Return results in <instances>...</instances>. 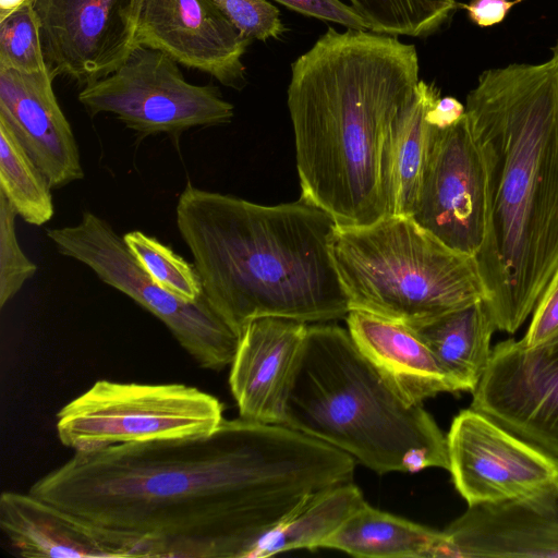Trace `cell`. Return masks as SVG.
<instances>
[{
  "mask_svg": "<svg viewBox=\"0 0 558 558\" xmlns=\"http://www.w3.org/2000/svg\"><path fill=\"white\" fill-rule=\"evenodd\" d=\"M355 459L281 424L223 420L204 437L74 451L29 493L93 523L156 539L162 557L247 558Z\"/></svg>",
  "mask_w": 558,
  "mask_h": 558,
  "instance_id": "6da1fadb",
  "label": "cell"
},
{
  "mask_svg": "<svg viewBox=\"0 0 558 558\" xmlns=\"http://www.w3.org/2000/svg\"><path fill=\"white\" fill-rule=\"evenodd\" d=\"M414 45L332 27L291 64L288 108L304 199L338 227L393 211V154L418 84Z\"/></svg>",
  "mask_w": 558,
  "mask_h": 558,
  "instance_id": "7a4b0ae2",
  "label": "cell"
},
{
  "mask_svg": "<svg viewBox=\"0 0 558 558\" xmlns=\"http://www.w3.org/2000/svg\"><path fill=\"white\" fill-rule=\"evenodd\" d=\"M465 114L486 178L475 259L496 327L512 335L558 269V43L543 63L484 71Z\"/></svg>",
  "mask_w": 558,
  "mask_h": 558,
  "instance_id": "3957f363",
  "label": "cell"
},
{
  "mask_svg": "<svg viewBox=\"0 0 558 558\" xmlns=\"http://www.w3.org/2000/svg\"><path fill=\"white\" fill-rule=\"evenodd\" d=\"M175 222L205 296L240 333L259 317L307 324L350 312L332 256L338 225L303 197L260 205L187 182Z\"/></svg>",
  "mask_w": 558,
  "mask_h": 558,
  "instance_id": "277c9868",
  "label": "cell"
},
{
  "mask_svg": "<svg viewBox=\"0 0 558 558\" xmlns=\"http://www.w3.org/2000/svg\"><path fill=\"white\" fill-rule=\"evenodd\" d=\"M282 425L380 474L449 470L447 436L432 415L404 400L337 325L307 326Z\"/></svg>",
  "mask_w": 558,
  "mask_h": 558,
  "instance_id": "5b68a950",
  "label": "cell"
},
{
  "mask_svg": "<svg viewBox=\"0 0 558 558\" xmlns=\"http://www.w3.org/2000/svg\"><path fill=\"white\" fill-rule=\"evenodd\" d=\"M332 256L350 311L412 327L485 300L475 257L407 216L338 227Z\"/></svg>",
  "mask_w": 558,
  "mask_h": 558,
  "instance_id": "8992f818",
  "label": "cell"
},
{
  "mask_svg": "<svg viewBox=\"0 0 558 558\" xmlns=\"http://www.w3.org/2000/svg\"><path fill=\"white\" fill-rule=\"evenodd\" d=\"M60 442L74 451L204 437L225 420L222 403L184 384L95 381L57 413Z\"/></svg>",
  "mask_w": 558,
  "mask_h": 558,
  "instance_id": "52a82bcc",
  "label": "cell"
},
{
  "mask_svg": "<svg viewBox=\"0 0 558 558\" xmlns=\"http://www.w3.org/2000/svg\"><path fill=\"white\" fill-rule=\"evenodd\" d=\"M47 236L62 255L86 265L163 323L199 367L220 371L231 364L240 332L205 295L186 302L153 281L107 220L85 211L78 223L48 229Z\"/></svg>",
  "mask_w": 558,
  "mask_h": 558,
  "instance_id": "ba28073f",
  "label": "cell"
},
{
  "mask_svg": "<svg viewBox=\"0 0 558 558\" xmlns=\"http://www.w3.org/2000/svg\"><path fill=\"white\" fill-rule=\"evenodd\" d=\"M178 64L159 50L136 45L114 72L84 86L78 101L90 117L112 113L144 135H178L230 122L233 106L214 85L189 83Z\"/></svg>",
  "mask_w": 558,
  "mask_h": 558,
  "instance_id": "9c48e42d",
  "label": "cell"
},
{
  "mask_svg": "<svg viewBox=\"0 0 558 558\" xmlns=\"http://www.w3.org/2000/svg\"><path fill=\"white\" fill-rule=\"evenodd\" d=\"M449 472L469 506L535 504L558 494V457L473 409L447 435Z\"/></svg>",
  "mask_w": 558,
  "mask_h": 558,
  "instance_id": "30bf717a",
  "label": "cell"
},
{
  "mask_svg": "<svg viewBox=\"0 0 558 558\" xmlns=\"http://www.w3.org/2000/svg\"><path fill=\"white\" fill-rule=\"evenodd\" d=\"M486 213L485 168L466 114L447 129L432 125L410 218L450 248L475 257L485 238Z\"/></svg>",
  "mask_w": 558,
  "mask_h": 558,
  "instance_id": "8fae6325",
  "label": "cell"
},
{
  "mask_svg": "<svg viewBox=\"0 0 558 558\" xmlns=\"http://www.w3.org/2000/svg\"><path fill=\"white\" fill-rule=\"evenodd\" d=\"M142 4L143 0H35L48 71L83 86L114 72L135 47Z\"/></svg>",
  "mask_w": 558,
  "mask_h": 558,
  "instance_id": "7c38bea8",
  "label": "cell"
},
{
  "mask_svg": "<svg viewBox=\"0 0 558 558\" xmlns=\"http://www.w3.org/2000/svg\"><path fill=\"white\" fill-rule=\"evenodd\" d=\"M470 408L558 457V339L537 348L514 339L495 345Z\"/></svg>",
  "mask_w": 558,
  "mask_h": 558,
  "instance_id": "4fadbf2b",
  "label": "cell"
},
{
  "mask_svg": "<svg viewBox=\"0 0 558 558\" xmlns=\"http://www.w3.org/2000/svg\"><path fill=\"white\" fill-rule=\"evenodd\" d=\"M250 44L213 0H143L135 46L159 50L227 87L246 85L242 57Z\"/></svg>",
  "mask_w": 558,
  "mask_h": 558,
  "instance_id": "5bb4252c",
  "label": "cell"
},
{
  "mask_svg": "<svg viewBox=\"0 0 558 558\" xmlns=\"http://www.w3.org/2000/svg\"><path fill=\"white\" fill-rule=\"evenodd\" d=\"M0 529L23 557H162L153 537L93 523L29 492H2Z\"/></svg>",
  "mask_w": 558,
  "mask_h": 558,
  "instance_id": "9a60e30c",
  "label": "cell"
},
{
  "mask_svg": "<svg viewBox=\"0 0 558 558\" xmlns=\"http://www.w3.org/2000/svg\"><path fill=\"white\" fill-rule=\"evenodd\" d=\"M307 326L296 319L267 316L242 328L229 375L240 417L282 425Z\"/></svg>",
  "mask_w": 558,
  "mask_h": 558,
  "instance_id": "2e32d148",
  "label": "cell"
},
{
  "mask_svg": "<svg viewBox=\"0 0 558 558\" xmlns=\"http://www.w3.org/2000/svg\"><path fill=\"white\" fill-rule=\"evenodd\" d=\"M47 70L21 72L0 66V118L29 156L60 189L84 177L78 147L53 92Z\"/></svg>",
  "mask_w": 558,
  "mask_h": 558,
  "instance_id": "e0dca14e",
  "label": "cell"
},
{
  "mask_svg": "<svg viewBox=\"0 0 558 558\" xmlns=\"http://www.w3.org/2000/svg\"><path fill=\"white\" fill-rule=\"evenodd\" d=\"M442 532L446 557H558V494L469 506Z\"/></svg>",
  "mask_w": 558,
  "mask_h": 558,
  "instance_id": "ac0fdd59",
  "label": "cell"
},
{
  "mask_svg": "<svg viewBox=\"0 0 558 558\" xmlns=\"http://www.w3.org/2000/svg\"><path fill=\"white\" fill-rule=\"evenodd\" d=\"M345 319L355 345L408 402L422 404L438 393L463 391L409 327L355 310Z\"/></svg>",
  "mask_w": 558,
  "mask_h": 558,
  "instance_id": "d6986e66",
  "label": "cell"
},
{
  "mask_svg": "<svg viewBox=\"0 0 558 558\" xmlns=\"http://www.w3.org/2000/svg\"><path fill=\"white\" fill-rule=\"evenodd\" d=\"M409 328L459 381L463 391L475 389L488 366L493 351L490 341L497 329L485 300Z\"/></svg>",
  "mask_w": 558,
  "mask_h": 558,
  "instance_id": "ffe728a7",
  "label": "cell"
},
{
  "mask_svg": "<svg viewBox=\"0 0 558 558\" xmlns=\"http://www.w3.org/2000/svg\"><path fill=\"white\" fill-rule=\"evenodd\" d=\"M323 548L364 558L445 557L442 531L375 509L366 501L326 541Z\"/></svg>",
  "mask_w": 558,
  "mask_h": 558,
  "instance_id": "44dd1931",
  "label": "cell"
},
{
  "mask_svg": "<svg viewBox=\"0 0 558 558\" xmlns=\"http://www.w3.org/2000/svg\"><path fill=\"white\" fill-rule=\"evenodd\" d=\"M364 502L362 492L352 482L323 488L312 494L286 520L260 538L247 558L323 548L326 541Z\"/></svg>",
  "mask_w": 558,
  "mask_h": 558,
  "instance_id": "7402d4cb",
  "label": "cell"
},
{
  "mask_svg": "<svg viewBox=\"0 0 558 558\" xmlns=\"http://www.w3.org/2000/svg\"><path fill=\"white\" fill-rule=\"evenodd\" d=\"M439 90L420 81L416 95L398 130L393 154V211L410 217L414 208L425 168L432 125L426 120Z\"/></svg>",
  "mask_w": 558,
  "mask_h": 558,
  "instance_id": "603a6c76",
  "label": "cell"
},
{
  "mask_svg": "<svg viewBox=\"0 0 558 558\" xmlns=\"http://www.w3.org/2000/svg\"><path fill=\"white\" fill-rule=\"evenodd\" d=\"M51 184L10 125L0 118V193L25 222L43 226L54 214Z\"/></svg>",
  "mask_w": 558,
  "mask_h": 558,
  "instance_id": "cb8c5ba5",
  "label": "cell"
},
{
  "mask_svg": "<svg viewBox=\"0 0 558 558\" xmlns=\"http://www.w3.org/2000/svg\"><path fill=\"white\" fill-rule=\"evenodd\" d=\"M349 1L371 32L390 36H425L437 29L456 8V0Z\"/></svg>",
  "mask_w": 558,
  "mask_h": 558,
  "instance_id": "d4e9b609",
  "label": "cell"
},
{
  "mask_svg": "<svg viewBox=\"0 0 558 558\" xmlns=\"http://www.w3.org/2000/svg\"><path fill=\"white\" fill-rule=\"evenodd\" d=\"M123 240L143 270L161 288L186 302L198 301L205 295L194 264L169 246L138 230L125 233Z\"/></svg>",
  "mask_w": 558,
  "mask_h": 558,
  "instance_id": "484cf974",
  "label": "cell"
},
{
  "mask_svg": "<svg viewBox=\"0 0 558 558\" xmlns=\"http://www.w3.org/2000/svg\"><path fill=\"white\" fill-rule=\"evenodd\" d=\"M0 66L27 73L47 70L33 3L0 20Z\"/></svg>",
  "mask_w": 558,
  "mask_h": 558,
  "instance_id": "4316f807",
  "label": "cell"
},
{
  "mask_svg": "<svg viewBox=\"0 0 558 558\" xmlns=\"http://www.w3.org/2000/svg\"><path fill=\"white\" fill-rule=\"evenodd\" d=\"M17 213L0 193V308L34 276L37 266L23 253L15 231Z\"/></svg>",
  "mask_w": 558,
  "mask_h": 558,
  "instance_id": "83f0119b",
  "label": "cell"
},
{
  "mask_svg": "<svg viewBox=\"0 0 558 558\" xmlns=\"http://www.w3.org/2000/svg\"><path fill=\"white\" fill-rule=\"evenodd\" d=\"M240 34L253 41L278 38L286 31L279 10L267 0H213Z\"/></svg>",
  "mask_w": 558,
  "mask_h": 558,
  "instance_id": "f1b7e54d",
  "label": "cell"
},
{
  "mask_svg": "<svg viewBox=\"0 0 558 558\" xmlns=\"http://www.w3.org/2000/svg\"><path fill=\"white\" fill-rule=\"evenodd\" d=\"M524 337L526 348H537L558 339V269L545 288Z\"/></svg>",
  "mask_w": 558,
  "mask_h": 558,
  "instance_id": "f546056e",
  "label": "cell"
},
{
  "mask_svg": "<svg viewBox=\"0 0 558 558\" xmlns=\"http://www.w3.org/2000/svg\"><path fill=\"white\" fill-rule=\"evenodd\" d=\"M306 16L333 22L348 29L369 31L368 24L351 7L340 0H275Z\"/></svg>",
  "mask_w": 558,
  "mask_h": 558,
  "instance_id": "4dcf8cb0",
  "label": "cell"
},
{
  "mask_svg": "<svg viewBox=\"0 0 558 558\" xmlns=\"http://www.w3.org/2000/svg\"><path fill=\"white\" fill-rule=\"evenodd\" d=\"M514 3L510 0H471L462 7L473 23L481 27H487L505 20Z\"/></svg>",
  "mask_w": 558,
  "mask_h": 558,
  "instance_id": "1f68e13d",
  "label": "cell"
},
{
  "mask_svg": "<svg viewBox=\"0 0 558 558\" xmlns=\"http://www.w3.org/2000/svg\"><path fill=\"white\" fill-rule=\"evenodd\" d=\"M465 114V107L454 97H439L426 113L427 122L438 129H447Z\"/></svg>",
  "mask_w": 558,
  "mask_h": 558,
  "instance_id": "d6a6232c",
  "label": "cell"
},
{
  "mask_svg": "<svg viewBox=\"0 0 558 558\" xmlns=\"http://www.w3.org/2000/svg\"><path fill=\"white\" fill-rule=\"evenodd\" d=\"M35 0H0V20L5 17L8 14L19 9L20 7L33 3Z\"/></svg>",
  "mask_w": 558,
  "mask_h": 558,
  "instance_id": "836d02e7",
  "label": "cell"
}]
</instances>
